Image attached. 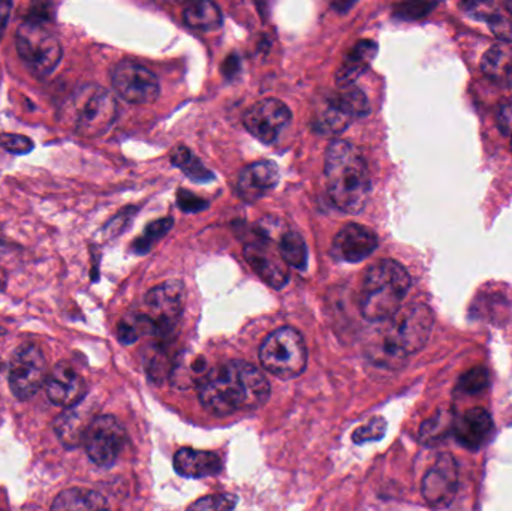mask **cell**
<instances>
[{
	"mask_svg": "<svg viewBox=\"0 0 512 511\" xmlns=\"http://www.w3.org/2000/svg\"><path fill=\"white\" fill-rule=\"evenodd\" d=\"M146 312L138 315L144 335L165 336L173 332L185 306V285L167 281L152 288L144 299Z\"/></svg>",
	"mask_w": 512,
	"mask_h": 511,
	"instance_id": "cell-9",
	"label": "cell"
},
{
	"mask_svg": "<svg viewBox=\"0 0 512 511\" xmlns=\"http://www.w3.org/2000/svg\"><path fill=\"white\" fill-rule=\"evenodd\" d=\"M511 146H512V134H511Z\"/></svg>",
	"mask_w": 512,
	"mask_h": 511,
	"instance_id": "cell-40",
	"label": "cell"
},
{
	"mask_svg": "<svg viewBox=\"0 0 512 511\" xmlns=\"http://www.w3.org/2000/svg\"><path fill=\"white\" fill-rule=\"evenodd\" d=\"M200 401L216 416L261 408L270 398V383L251 363L231 360L216 366L198 384Z\"/></svg>",
	"mask_w": 512,
	"mask_h": 511,
	"instance_id": "cell-1",
	"label": "cell"
},
{
	"mask_svg": "<svg viewBox=\"0 0 512 511\" xmlns=\"http://www.w3.org/2000/svg\"><path fill=\"white\" fill-rule=\"evenodd\" d=\"M50 511H108V504L98 492L71 488L57 495Z\"/></svg>",
	"mask_w": 512,
	"mask_h": 511,
	"instance_id": "cell-23",
	"label": "cell"
},
{
	"mask_svg": "<svg viewBox=\"0 0 512 511\" xmlns=\"http://www.w3.org/2000/svg\"><path fill=\"white\" fill-rule=\"evenodd\" d=\"M507 81H508V83H510V86H511V89H512V66H511L510 71H508Z\"/></svg>",
	"mask_w": 512,
	"mask_h": 511,
	"instance_id": "cell-38",
	"label": "cell"
},
{
	"mask_svg": "<svg viewBox=\"0 0 512 511\" xmlns=\"http://www.w3.org/2000/svg\"><path fill=\"white\" fill-rule=\"evenodd\" d=\"M0 147L12 155H26L33 150V141L26 135L0 134Z\"/></svg>",
	"mask_w": 512,
	"mask_h": 511,
	"instance_id": "cell-34",
	"label": "cell"
},
{
	"mask_svg": "<svg viewBox=\"0 0 512 511\" xmlns=\"http://www.w3.org/2000/svg\"><path fill=\"white\" fill-rule=\"evenodd\" d=\"M369 113V99L357 84L339 87L316 110L312 125L318 134L336 135Z\"/></svg>",
	"mask_w": 512,
	"mask_h": 511,
	"instance_id": "cell-8",
	"label": "cell"
},
{
	"mask_svg": "<svg viewBox=\"0 0 512 511\" xmlns=\"http://www.w3.org/2000/svg\"><path fill=\"white\" fill-rule=\"evenodd\" d=\"M489 387V372L484 368H474L460 378L457 392L466 396L480 395Z\"/></svg>",
	"mask_w": 512,
	"mask_h": 511,
	"instance_id": "cell-31",
	"label": "cell"
},
{
	"mask_svg": "<svg viewBox=\"0 0 512 511\" xmlns=\"http://www.w3.org/2000/svg\"><path fill=\"white\" fill-rule=\"evenodd\" d=\"M174 470L186 479H204L221 473L222 461L216 453L186 447L174 455Z\"/></svg>",
	"mask_w": 512,
	"mask_h": 511,
	"instance_id": "cell-20",
	"label": "cell"
},
{
	"mask_svg": "<svg viewBox=\"0 0 512 511\" xmlns=\"http://www.w3.org/2000/svg\"><path fill=\"white\" fill-rule=\"evenodd\" d=\"M507 8L510 9V12L512 14V2L507 3Z\"/></svg>",
	"mask_w": 512,
	"mask_h": 511,
	"instance_id": "cell-39",
	"label": "cell"
},
{
	"mask_svg": "<svg viewBox=\"0 0 512 511\" xmlns=\"http://www.w3.org/2000/svg\"><path fill=\"white\" fill-rule=\"evenodd\" d=\"M291 119L288 105L279 99H262L246 111L243 125L256 140L271 144L279 138L280 132L291 123Z\"/></svg>",
	"mask_w": 512,
	"mask_h": 511,
	"instance_id": "cell-13",
	"label": "cell"
},
{
	"mask_svg": "<svg viewBox=\"0 0 512 511\" xmlns=\"http://www.w3.org/2000/svg\"><path fill=\"white\" fill-rule=\"evenodd\" d=\"M15 45L26 68L38 78L48 77L62 60L60 39L38 20H26L18 26Z\"/></svg>",
	"mask_w": 512,
	"mask_h": 511,
	"instance_id": "cell-7",
	"label": "cell"
},
{
	"mask_svg": "<svg viewBox=\"0 0 512 511\" xmlns=\"http://www.w3.org/2000/svg\"><path fill=\"white\" fill-rule=\"evenodd\" d=\"M48 363L36 345H20L9 362V387L20 401L33 398L47 383Z\"/></svg>",
	"mask_w": 512,
	"mask_h": 511,
	"instance_id": "cell-10",
	"label": "cell"
},
{
	"mask_svg": "<svg viewBox=\"0 0 512 511\" xmlns=\"http://www.w3.org/2000/svg\"><path fill=\"white\" fill-rule=\"evenodd\" d=\"M493 419L484 408H471L454 422V435L460 446L471 452L483 449L493 434Z\"/></svg>",
	"mask_w": 512,
	"mask_h": 511,
	"instance_id": "cell-19",
	"label": "cell"
},
{
	"mask_svg": "<svg viewBox=\"0 0 512 511\" xmlns=\"http://www.w3.org/2000/svg\"><path fill=\"white\" fill-rule=\"evenodd\" d=\"M435 6L433 3H403V5L396 6L394 14L403 20H417V18L429 14Z\"/></svg>",
	"mask_w": 512,
	"mask_h": 511,
	"instance_id": "cell-35",
	"label": "cell"
},
{
	"mask_svg": "<svg viewBox=\"0 0 512 511\" xmlns=\"http://www.w3.org/2000/svg\"><path fill=\"white\" fill-rule=\"evenodd\" d=\"M259 362L274 377L283 380L300 377L307 366V348L303 336L294 327L274 330L259 347Z\"/></svg>",
	"mask_w": 512,
	"mask_h": 511,
	"instance_id": "cell-6",
	"label": "cell"
},
{
	"mask_svg": "<svg viewBox=\"0 0 512 511\" xmlns=\"http://www.w3.org/2000/svg\"><path fill=\"white\" fill-rule=\"evenodd\" d=\"M83 444L93 464L111 467L125 447V428L114 416L95 417L84 434Z\"/></svg>",
	"mask_w": 512,
	"mask_h": 511,
	"instance_id": "cell-11",
	"label": "cell"
},
{
	"mask_svg": "<svg viewBox=\"0 0 512 511\" xmlns=\"http://www.w3.org/2000/svg\"><path fill=\"white\" fill-rule=\"evenodd\" d=\"M177 203H179V207L183 212L188 213L201 212V210L207 209V206H209V203L203 200V198L197 197L192 192L183 191V189H180L179 194H177Z\"/></svg>",
	"mask_w": 512,
	"mask_h": 511,
	"instance_id": "cell-36",
	"label": "cell"
},
{
	"mask_svg": "<svg viewBox=\"0 0 512 511\" xmlns=\"http://www.w3.org/2000/svg\"><path fill=\"white\" fill-rule=\"evenodd\" d=\"M462 8L465 9V14L471 15L475 20L486 21L492 32L499 38L505 41H510L512 38L511 21L501 14L493 3L469 2L463 3Z\"/></svg>",
	"mask_w": 512,
	"mask_h": 511,
	"instance_id": "cell-24",
	"label": "cell"
},
{
	"mask_svg": "<svg viewBox=\"0 0 512 511\" xmlns=\"http://www.w3.org/2000/svg\"><path fill=\"white\" fill-rule=\"evenodd\" d=\"M280 257L285 261L286 266L294 267L297 270L306 269L307 246L303 237L295 231H286L279 240Z\"/></svg>",
	"mask_w": 512,
	"mask_h": 511,
	"instance_id": "cell-27",
	"label": "cell"
},
{
	"mask_svg": "<svg viewBox=\"0 0 512 511\" xmlns=\"http://www.w3.org/2000/svg\"><path fill=\"white\" fill-rule=\"evenodd\" d=\"M280 180L279 167L273 161H258L243 168L237 180V192L246 203H255L276 188Z\"/></svg>",
	"mask_w": 512,
	"mask_h": 511,
	"instance_id": "cell-18",
	"label": "cell"
},
{
	"mask_svg": "<svg viewBox=\"0 0 512 511\" xmlns=\"http://www.w3.org/2000/svg\"><path fill=\"white\" fill-rule=\"evenodd\" d=\"M385 431H387V423H385V420L381 419V417H376L372 422L358 428L357 431L352 434V440L357 444L367 443V441L381 440L385 435Z\"/></svg>",
	"mask_w": 512,
	"mask_h": 511,
	"instance_id": "cell-33",
	"label": "cell"
},
{
	"mask_svg": "<svg viewBox=\"0 0 512 511\" xmlns=\"http://www.w3.org/2000/svg\"><path fill=\"white\" fill-rule=\"evenodd\" d=\"M45 389L50 402L65 410L83 402L87 392L83 378L66 362H60L54 366L53 371L48 375Z\"/></svg>",
	"mask_w": 512,
	"mask_h": 511,
	"instance_id": "cell-17",
	"label": "cell"
},
{
	"mask_svg": "<svg viewBox=\"0 0 512 511\" xmlns=\"http://www.w3.org/2000/svg\"><path fill=\"white\" fill-rule=\"evenodd\" d=\"M111 83L117 95L129 104H152L161 93L158 77L150 69L131 60H122L114 66Z\"/></svg>",
	"mask_w": 512,
	"mask_h": 511,
	"instance_id": "cell-12",
	"label": "cell"
},
{
	"mask_svg": "<svg viewBox=\"0 0 512 511\" xmlns=\"http://www.w3.org/2000/svg\"><path fill=\"white\" fill-rule=\"evenodd\" d=\"M119 114L116 98L98 84L78 87L63 105V119L81 137H101L110 131Z\"/></svg>",
	"mask_w": 512,
	"mask_h": 511,
	"instance_id": "cell-5",
	"label": "cell"
},
{
	"mask_svg": "<svg viewBox=\"0 0 512 511\" xmlns=\"http://www.w3.org/2000/svg\"><path fill=\"white\" fill-rule=\"evenodd\" d=\"M183 21L191 29L213 32L222 26V11L213 2H200L183 11Z\"/></svg>",
	"mask_w": 512,
	"mask_h": 511,
	"instance_id": "cell-25",
	"label": "cell"
},
{
	"mask_svg": "<svg viewBox=\"0 0 512 511\" xmlns=\"http://www.w3.org/2000/svg\"><path fill=\"white\" fill-rule=\"evenodd\" d=\"M411 276L408 270L394 260H379L364 273L361 285V315L370 323H382L393 317L408 296Z\"/></svg>",
	"mask_w": 512,
	"mask_h": 511,
	"instance_id": "cell-4",
	"label": "cell"
},
{
	"mask_svg": "<svg viewBox=\"0 0 512 511\" xmlns=\"http://www.w3.org/2000/svg\"><path fill=\"white\" fill-rule=\"evenodd\" d=\"M173 224L174 221L171 218L159 219V221L152 222V224L146 228V231H144L143 236L135 240L132 249H134L137 254H146V252L152 248L156 240L162 239V237L171 230Z\"/></svg>",
	"mask_w": 512,
	"mask_h": 511,
	"instance_id": "cell-30",
	"label": "cell"
},
{
	"mask_svg": "<svg viewBox=\"0 0 512 511\" xmlns=\"http://www.w3.org/2000/svg\"><path fill=\"white\" fill-rule=\"evenodd\" d=\"M95 419V417H93ZM83 410V402L75 405V407L68 408L65 413L60 414L54 422V431L59 437L60 443L68 449H75V447L83 444L84 434L90 423L93 422Z\"/></svg>",
	"mask_w": 512,
	"mask_h": 511,
	"instance_id": "cell-22",
	"label": "cell"
},
{
	"mask_svg": "<svg viewBox=\"0 0 512 511\" xmlns=\"http://www.w3.org/2000/svg\"><path fill=\"white\" fill-rule=\"evenodd\" d=\"M245 258L255 270L256 275L270 285L280 290L289 281V270L279 252L271 248L267 240H254L245 245Z\"/></svg>",
	"mask_w": 512,
	"mask_h": 511,
	"instance_id": "cell-16",
	"label": "cell"
},
{
	"mask_svg": "<svg viewBox=\"0 0 512 511\" xmlns=\"http://www.w3.org/2000/svg\"><path fill=\"white\" fill-rule=\"evenodd\" d=\"M456 417L451 411H441L421 425L420 441L426 446H436L444 441L454 429Z\"/></svg>",
	"mask_w": 512,
	"mask_h": 511,
	"instance_id": "cell-26",
	"label": "cell"
},
{
	"mask_svg": "<svg viewBox=\"0 0 512 511\" xmlns=\"http://www.w3.org/2000/svg\"><path fill=\"white\" fill-rule=\"evenodd\" d=\"M376 54H378V45H376L375 42L369 41V39L357 42V44L351 48V51L346 54L339 71H337V86H354L355 81L370 68Z\"/></svg>",
	"mask_w": 512,
	"mask_h": 511,
	"instance_id": "cell-21",
	"label": "cell"
},
{
	"mask_svg": "<svg viewBox=\"0 0 512 511\" xmlns=\"http://www.w3.org/2000/svg\"><path fill=\"white\" fill-rule=\"evenodd\" d=\"M236 507V495L212 494L195 501L186 511H234Z\"/></svg>",
	"mask_w": 512,
	"mask_h": 511,
	"instance_id": "cell-32",
	"label": "cell"
},
{
	"mask_svg": "<svg viewBox=\"0 0 512 511\" xmlns=\"http://www.w3.org/2000/svg\"><path fill=\"white\" fill-rule=\"evenodd\" d=\"M433 311L424 303L403 306L393 317L382 321L367 345V357L384 368H399L418 353L432 335Z\"/></svg>",
	"mask_w": 512,
	"mask_h": 511,
	"instance_id": "cell-2",
	"label": "cell"
},
{
	"mask_svg": "<svg viewBox=\"0 0 512 511\" xmlns=\"http://www.w3.org/2000/svg\"><path fill=\"white\" fill-rule=\"evenodd\" d=\"M512 66V50L510 47L499 44L490 48L481 60V68L484 74L490 78H507L508 71Z\"/></svg>",
	"mask_w": 512,
	"mask_h": 511,
	"instance_id": "cell-28",
	"label": "cell"
},
{
	"mask_svg": "<svg viewBox=\"0 0 512 511\" xmlns=\"http://www.w3.org/2000/svg\"><path fill=\"white\" fill-rule=\"evenodd\" d=\"M498 123L504 134H512V102L499 110Z\"/></svg>",
	"mask_w": 512,
	"mask_h": 511,
	"instance_id": "cell-37",
	"label": "cell"
},
{
	"mask_svg": "<svg viewBox=\"0 0 512 511\" xmlns=\"http://www.w3.org/2000/svg\"><path fill=\"white\" fill-rule=\"evenodd\" d=\"M325 179L331 201L342 212L360 213L370 197V174L366 159L355 144L334 140L325 152Z\"/></svg>",
	"mask_w": 512,
	"mask_h": 511,
	"instance_id": "cell-3",
	"label": "cell"
},
{
	"mask_svg": "<svg viewBox=\"0 0 512 511\" xmlns=\"http://www.w3.org/2000/svg\"><path fill=\"white\" fill-rule=\"evenodd\" d=\"M378 248L375 231L361 224H348L334 236L331 255L342 263L357 264Z\"/></svg>",
	"mask_w": 512,
	"mask_h": 511,
	"instance_id": "cell-15",
	"label": "cell"
},
{
	"mask_svg": "<svg viewBox=\"0 0 512 511\" xmlns=\"http://www.w3.org/2000/svg\"><path fill=\"white\" fill-rule=\"evenodd\" d=\"M459 486V467L456 459L445 453L427 471L421 483L424 500L432 506H447L453 501Z\"/></svg>",
	"mask_w": 512,
	"mask_h": 511,
	"instance_id": "cell-14",
	"label": "cell"
},
{
	"mask_svg": "<svg viewBox=\"0 0 512 511\" xmlns=\"http://www.w3.org/2000/svg\"><path fill=\"white\" fill-rule=\"evenodd\" d=\"M171 162L182 168L186 176L191 177L195 182H207L213 179V174L201 164L200 159L185 146H177L171 153Z\"/></svg>",
	"mask_w": 512,
	"mask_h": 511,
	"instance_id": "cell-29",
	"label": "cell"
}]
</instances>
